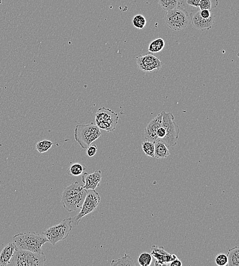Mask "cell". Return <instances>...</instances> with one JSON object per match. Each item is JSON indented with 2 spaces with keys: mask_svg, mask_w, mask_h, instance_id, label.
<instances>
[{
  "mask_svg": "<svg viewBox=\"0 0 239 266\" xmlns=\"http://www.w3.org/2000/svg\"><path fill=\"white\" fill-rule=\"evenodd\" d=\"M87 190L84 185L75 182L66 188L62 195L64 208L68 212L81 209L85 199Z\"/></svg>",
  "mask_w": 239,
  "mask_h": 266,
  "instance_id": "cell-1",
  "label": "cell"
},
{
  "mask_svg": "<svg viewBox=\"0 0 239 266\" xmlns=\"http://www.w3.org/2000/svg\"><path fill=\"white\" fill-rule=\"evenodd\" d=\"M13 242L16 249L42 253V246L48 242V240L43 234L25 232L15 235L13 237Z\"/></svg>",
  "mask_w": 239,
  "mask_h": 266,
  "instance_id": "cell-2",
  "label": "cell"
},
{
  "mask_svg": "<svg viewBox=\"0 0 239 266\" xmlns=\"http://www.w3.org/2000/svg\"><path fill=\"white\" fill-rule=\"evenodd\" d=\"M101 135L99 127L93 123L78 124L74 131L75 140L83 149H86Z\"/></svg>",
  "mask_w": 239,
  "mask_h": 266,
  "instance_id": "cell-3",
  "label": "cell"
},
{
  "mask_svg": "<svg viewBox=\"0 0 239 266\" xmlns=\"http://www.w3.org/2000/svg\"><path fill=\"white\" fill-rule=\"evenodd\" d=\"M46 261L43 252L16 249L11 263L15 266H43Z\"/></svg>",
  "mask_w": 239,
  "mask_h": 266,
  "instance_id": "cell-4",
  "label": "cell"
},
{
  "mask_svg": "<svg viewBox=\"0 0 239 266\" xmlns=\"http://www.w3.org/2000/svg\"><path fill=\"white\" fill-rule=\"evenodd\" d=\"M190 18L186 10L178 6L167 11L165 22L166 25L173 30L181 31L187 27Z\"/></svg>",
  "mask_w": 239,
  "mask_h": 266,
  "instance_id": "cell-5",
  "label": "cell"
},
{
  "mask_svg": "<svg viewBox=\"0 0 239 266\" xmlns=\"http://www.w3.org/2000/svg\"><path fill=\"white\" fill-rule=\"evenodd\" d=\"M72 223L71 217L66 218L61 223L49 228L43 234L48 239V242L55 246L58 242L67 238L73 228Z\"/></svg>",
  "mask_w": 239,
  "mask_h": 266,
  "instance_id": "cell-6",
  "label": "cell"
},
{
  "mask_svg": "<svg viewBox=\"0 0 239 266\" xmlns=\"http://www.w3.org/2000/svg\"><path fill=\"white\" fill-rule=\"evenodd\" d=\"M162 113L161 126L164 128L165 136L161 141L167 146H175L176 145L178 139L180 129L175 121V116L172 113L165 111Z\"/></svg>",
  "mask_w": 239,
  "mask_h": 266,
  "instance_id": "cell-7",
  "label": "cell"
},
{
  "mask_svg": "<svg viewBox=\"0 0 239 266\" xmlns=\"http://www.w3.org/2000/svg\"><path fill=\"white\" fill-rule=\"evenodd\" d=\"M100 201V195L96 190H87L81 211L75 216L74 221H72L74 224L78 226L85 215L96 211Z\"/></svg>",
  "mask_w": 239,
  "mask_h": 266,
  "instance_id": "cell-8",
  "label": "cell"
},
{
  "mask_svg": "<svg viewBox=\"0 0 239 266\" xmlns=\"http://www.w3.org/2000/svg\"><path fill=\"white\" fill-rule=\"evenodd\" d=\"M118 120L116 113L104 106L99 107L95 115V122L99 128L112 127L118 123Z\"/></svg>",
  "mask_w": 239,
  "mask_h": 266,
  "instance_id": "cell-9",
  "label": "cell"
},
{
  "mask_svg": "<svg viewBox=\"0 0 239 266\" xmlns=\"http://www.w3.org/2000/svg\"><path fill=\"white\" fill-rule=\"evenodd\" d=\"M136 62L139 70L145 72L159 71L163 65L160 59L152 54L137 56Z\"/></svg>",
  "mask_w": 239,
  "mask_h": 266,
  "instance_id": "cell-10",
  "label": "cell"
},
{
  "mask_svg": "<svg viewBox=\"0 0 239 266\" xmlns=\"http://www.w3.org/2000/svg\"><path fill=\"white\" fill-rule=\"evenodd\" d=\"M151 253L156 259L155 266H169L172 261L177 259L176 255L168 253L162 246H153Z\"/></svg>",
  "mask_w": 239,
  "mask_h": 266,
  "instance_id": "cell-11",
  "label": "cell"
},
{
  "mask_svg": "<svg viewBox=\"0 0 239 266\" xmlns=\"http://www.w3.org/2000/svg\"><path fill=\"white\" fill-rule=\"evenodd\" d=\"M162 121V113L161 112L148 124L144 132L146 141L154 143L158 141L157 132L161 125Z\"/></svg>",
  "mask_w": 239,
  "mask_h": 266,
  "instance_id": "cell-12",
  "label": "cell"
},
{
  "mask_svg": "<svg viewBox=\"0 0 239 266\" xmlns=\"http://www.w3.org/2000/svg\"><path fill=\"white\" fill-rule=\"evenodd\" d=\"M82 175V181L84 183V188L86 190H95L99 185L102 178V174L100 170H96L91 174L84 173Z\"/></svg>",
  "mask_w": 239,
  "mask_h": 266,
  "instance_id": "cell-13",
  "label": "cell"
},
{
  "mask_svg": "<svg viewBox=\"0 0 239 266\" xmlns=\"http://www.w3.org/2000/svg\"><path fill=\"white\" fill-rule=\"evenodd\" d=\"M214 15L210 18H205L200 15V11L193 14L191 17L192 23L193 26L198 30H209L211 29L214 23Z\"/></svg>",
  "mask_w": 239,
  "mask_h": 266,
  "instance_id": "cell-14",
  "label": "cell"
},
{
  "mask_svg": "<svg viewBox=\"0 0 239 266\" xmlns=\"http://www.w3.org/2000/svg\"><path fill=\"white\" fill-rule=\"evenodd\" d=\"M16 248L14 242L8 244L0 253V266H6L11 264Z\"/></svg>",
  "mask_w": 239,
  "mask_h": 266,
  "instance_id": "cell-15",
  "label": "cell"
},
{
  "mask_svg": "<svg viewBox=\"0 0 239 266\" xmlns=\"http://www.w3.org/2000/svg\"><path fill=\"white\" fill-rule=\"evenodd\" d=\"M170 154L167 146L163 142L158 141L155 142V157L156 159H165Z\"/></svg>",
  "mask_w": 239,
  "mask_h": 266,
  "instance_id": "cell-16",
  "label": "cell"
},
{
  "mask_svg": "<svg viewBox=\"0 0 239 266\" xmlns=\"http://www.w3.org/2000/svg\"><path fill=\"white\" fill-rule=\"evenodd\" d=\"M227 266H239V248L236 246L229 249L227 254Z\"/></svg>",
  "mask_w": 239,
  "mask_h": 266,
  "instance_id": "cell-17",
  "label": "cell"
},
{
  "mask_svg": "<svg viewBox=\"0 0 239 266\" xmlns=\"http://www.w3.org/2000/svg\"><path fill=\"white\" fill-rule=\"evenodd\" d=\"M165 41L161 38L154 39L148 47V51L149 53H156L161 52L165 47Z\"/></svg>",
  "mask_w": 239,
  "mask_h": 266,
  "instance_id": "cell-18",
  "label": "cell"
},
{
  "mask_svg": "<svg viewBox=\"0 0 239 266\" xmlns=\"http://www.w3.org/2000/svg\"><path fill=\"white\" fill-rule=\"evenodd\" d=\"M86 168V166L83 164L75 163L69 167L67 173L69 175L77 177L82 175Z\"/></svg>",
  "mask_w": 239,
  "mask_h": 266,
  "instance_id": "cell-19",
  "label": "cell"
},
{
  "mask_svg": "<svg viewBox=\"0 0 239 266\" xmlns=\"http://www.w3.org/2000/svg\"><path fill=\"white\" fill-rule=\"evenodd\" d=\"M111 266H135L136 264L130 256L125 254L123 257L117 260L113 259L111 263Z\"/></svg>",
  "mask_w": 239,
  "mask_h": 266,
  "instance_id": "cell-20",
  "label": "cell"
},
{
  "mask_svg": "<svg viewBox=\"0 0 239 266\" xmlns=\"http://www.w3.org/2000/svg\"><path fill=\"white\" fill-rule=\"evenodd\" d=\"M159 4L165 11L179 6L180 0H158Z\"/></svg>",
  "mask_w": 239,
  "mask_h": 266,
  "instance_id": "cell-21",
  "label": "cell"
},
{
  "mask_svg": "<svg viewBox=\"0 0 239 266\" xmlns=\"http://www.w3.org/2000/svg\"><path fill=\"white\" fill-rule=\"evenodd\" d=\"M53 144L50 141L44 140L38 142L36 144L35 148L39 153H44L50 149Z\"/></svg>",
  "mask_w": 239,
  "mask_h": 266,
  "instance_id": "cell-22",
  "label": "cell"
},
{
  "mask_svg": "<svg viewBox=\"0 0 239 266\" xmlns=\"http://www.w3.org/2000/svg\"><path fill=\"white\" fill-rule=\"evenodd\" d=\"M153 261V257L151 253L144 252L142 253L138 258L139 265L142 266H149Z\"/></svg>",
  "mask_w": 239,
  "mask_h": 266,
  "instance_id": "cell-23",
  "label": "cell"
},
{
  "mask_svg": "<svg viewBox=\"0 0 239 266\" xmlns=\"http://www.w3.org/2000/svg\"><path fill=\"white\" fill-rule=\"evenodd\" d=\"M218 0H201L199 8L201 11L206 9L212 12L218 6Z\"/></svg>",
  "mask_w": 239,
  "mask_h": 266,
  "instance_id": "cell-24",
  "label": "cell"
},
{
  "mask_svg": "<svg viewBox=\"0 0 239 266\" xmlns=\"http://www.w3.org/2000/svg\"><path fill=\"white\" fill-rule=\"evenodd\" d=\"M142 149L145 154L149 157H155V143L150 142H144L142 144Z\"/></svg>",
  "mask_w": 239,
  "mask_h": 266,
  "instance_id": "cell-25",
  "label": "cell"
},
{
  "mask_svg": "<svg viewBox=\"0 0 239 266\" xmlns=\"http://www.w3.org/2000/svg\"><path fill=\"white\" fill-rule=\"evenodd\" d=\"M132 23L134 27L138 29H143L146 24V19L142 15H137L134 16L132 19Z\"/></svg>",
  "mask_w": 239,
  "mask_h": 266,
  "instance_id": "cell-26",
  "label": "cell"
},
{
  "mask_svg": "<svg viewBox=\"0 0 239 266\" xmlns=\"http://www.w3.org/2000/svg\"><path fill=\"white\" fill-rule=\"evenodd\" d=\"M215 262L219 266H226L228 263L227 255L225 253L218 254L215 258Z\"/></svg>",
  "mask_w": 239,
  "mask_h": 266,
  "instance_id": "cell-27",
  "label": "cell"
},
{
  "mask_svg": "<svg viewBox=\"0 0 239 266\" xmlns=\"http://www.w3.org/2000/svg\"><path fill=\"white\" fill-rule=\"evenodd\" d=\"M86 154L90 157L94 156L97 151V147L96 144L89 145L86 149Z\"/></svg>",
  "mask_w": 239,
  "mask_h": 266,
  "instance_id": "cell-28",
  "label": "cell"
},
{
  "mask_svg": "<svg viewBox=\"0 0 239 266\" xmlns=\"http://www.w3.org/2000/svg\"><path fill=\"white\" fill-rule=\"evenodd\" d=\"M200 13L201 17L205 18H210L214 14L211 11L206 9L202 10V11L200 10Z\"/></svg>",
  "mask_w": 239,
  "mask_h": 266,
  "instance_id": "cell-29",
  "label": "cell"
},
{
  "mask_svg": "<svg viewBox=\"0 0 239 266\" xmlns=\"http://www.w3.org/2000/svg\"><path fill=\"white\" fill-rule=\"evenodd\" d=\"M201 0H186V3L189 5L196 8L199 7Z\"/></svg>",
  "mask_w": 239,
  "mask_h": 266,
  "instance_id": "cell-30",
  "label": "cell"
},
{
  "mask_svg": "<svg viewBox=\"0 0 239 266\" xmlns=\"http://www.w3.org/2000/svg\"><path fill=\"white\" fill-rule=\"evenodd\" d=\"M169 266H182V262L178 259H176L175 260H174L173 261H172L170 264H169Z\"/></svg>",
  "mask_w": 239,
  "mask_h": 266,
  "instance_id": "cell-31",
  "label": "cell"
},
{
  "mask_svg": "<svg viewBox=\"0 0 239 266\" xmlns=\"http://www.w3.org/2000/svg\"><path fill=\"white\" fill-rule=\"evenodd\" d=\"M2 0H0V5H1L2 4Z\"/></svg>",
  "mask_w": 239,
  "mask_h": 266,
  "instance_id": "cell-32",
  "label": "cell"
}]
</instances>
